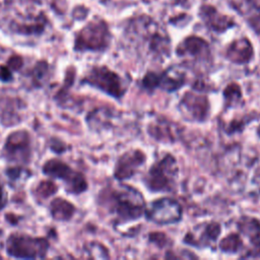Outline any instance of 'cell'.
Segmentation results:
<instances>
[{
  "label": "cell",
  "instance_id": "obj_15",
  "mask_svg": "<svg viewBox=\"0 0 260 260\" xmlns=\"http://www.w3.org/2000/svg\"><path fill=\"white\" fill-rule=\"evenodd\" d=\"M200 15L206 25L217 32H222L234 25L232 18L220 14L211 5H202L200 9Z\"/></svg>",
  "mask_w": 260,
  "mask_h": 260
},
{
  "label": "cell",
  "instance_id": "obj_14",
  "mask_svg": "<svg viewBox=\"0 0 260 260\" xmlns=\"http://www.w3.org/2000/svg\"><path fill=\"white\" fill-rule=\"evenodd\" d=\"M220 224L217 222H209L205 223L203 228L196 226L195 232L189 233L193 236L186 235L184 242L188 245L195 246L197 248H203L206 247L212 243H214L218 236L220 235Z\"/></svg>",
  "mask_w": 260,
  "mask_h": 260
},
{
  "label": "cell",
  "instance_id": "obj_21",
  "mask_svg": "<svg viewBox=\"0 0 260 260\" xmlns=\"http://www.w3.org/2000/svg\"><path fill=\"white\" fill-rule=\"evenodd\" d=\"M58 191V186L54 183V181L50 178L47 180L40 181L34 189V196L38 199L45 200L51 196H53Z\"/></svg>",
  "mask_w": 260,
  "mask_h": 260
},
{
  "label": "cell",
  "instance_id": "obj_16",
  "mask_svg": "<svg viewBox=\"0 0 260 260\" xmlns=\"http://www.w3.org/2000/svg\"><path fill=\"white\" fill-rule=\"evenodd\" d=\"M48 210L51 218L59 222L70 221L76 213L75 205L63 197L53 198L49 203Z\"/></svg>",
  "mask_w": 260,
  "mask_h": 260
},
{
  "label": "cell",
  "instance_id": "obj_18",
  "mask_svg": "<svg viewBox=\"0 0 260 260\" xmlns=\"http://www.w3.org/2000/svg\"><path fill=\"white\" fill-rule=\"evenodd\" d=\"M253 57V47L249 40L243 38L233 42L226 50V58L236 64L248 63Z\"/></svg>",
  "mask_w": 260,
  "mask_h": 260
},
{
  "label": "cell",
  "instance_id": "obj_22",
  "mask_svg": "<svg viewBox=\"0 0 260 260\" xmlns=\"http://www.w3.org/2000/svg\"><path fill=\"white\" fill-rule=\"evenodd\" d=\"M76 76V69L74 67H69L66 71V74L64 76V82L63 85L60 87V89L55 94V100L59 105L64 104L65 96L69 92L70 86L74 83Z\"/></svg>",
  "mask_w": 260,
  "mask_h": 260
},
{
  "label": "cell",
  "instance_id": "obj_25",
  "mask_svg": "<svg viewBox=\"0 0 260 260\" xmlns=\"http://www.w3.org/2000/svg\"><path fill=\"white\" fill-rule=\"evenodd\" d=\"M25 171V167L23 166H16V165H11L8 168L5 169V175L7 179L10 181H17L22 177V174Z\"/></svg>",
  "mask_w": 260,
  "mask_h": 260
},
{
  "label": "cell",
  "instance_id": "obj_29",
  "mask_svg": "<svg viewBox=\"0 0 260 260\" xmlns=\"http://www.w3.org/2000/svg\"><path fill=\"white\" fill-rule=\"evenodd\" d=\"M257 133H258V136L260 137V126L258 127V129H257Z\"/></svg>",
  "mask_w": 260,
  "mask_h": 260
},
{
  "label": "cell",
  "instance_id": "obj_28",
  "mask_svg": "<svg viewBox=\"0 0 260 260\" xmlns=\"http://www.w3.org/2000/svg\"><path fill=\"white\" fill-rule=\"evenodd\" d=\"M8 204V198H7V194H6V191H5V188H4V185L1 181V178H0V212L5 209V207L7 206Z\"/></svg>",
  "mask_w": 260,
  "mask_h": 260
},
{
  "label": "cell",
  "instance_id": "obj_6",
  "mask_svg": "<svg viewBox=\"0 0 260 260\" xmlns=\"http://www.w3.org/2000/svg\"><path fill=\"white\" fill-rule=\"evenodd\" d=\"M80 84L89 85L106 94L120 100L126 91L124 80L107 66H93L80 80Z\"/></svg>",
  "mask_w": 260,
  "mask_h": 260
},
{
  "label": "cell",
  "instance_id": "obj_5",
  "mask_svg": "<svg viewBox=\"0 0 260 260\" xmlns=\"http://www.w3.org/2000/svg\"><path fill=\"white\" fill-rule=\"evenodd\" d=\"M111 41V34L104 20H95L87 23L74 38L73 50L75 52H102L105 51Z\"/></svg>",
  "mask_w": 260,
  "mask_h": 260
},
{
  "label": "cell",
  "instance_id": "obj_9",
  "mask_svg": "<svg viewBox=\"0 0 260 260\" xmlns=\"http://www.w3.org/2000/svg\"><path fill=\"white\" fill-rule=\"evenodd\" d=\"M185 74L178 67H170L162 73L148 72L141 80L143 88L153 90L161 88L167 91H174L179 89L185 83Z\"/></svg>",
  "mask_w": 260,
  "mask_h": 260
},
{
  "label": "cell",
  "instance_id": "obj_12",
  "mask_svg": "<svg viewBox=\"0 0 260 260\" xmlns=\"http://www.w3.org/2000/svg\"><path fill=\"white\" fill-rule=\"evenodd\" d=\"M180 108L184 114L195 121H204L209 113V103L206 96L192 92H186L180 102Z\"/></svg>",
  "mask_w": 260,
  "mask_h": 260
},
{
  "label": "cell",
  "instance_id": "obj_11",
  "mask_svg": "<svg viewBox=\"0 0 260 260\" xmlns=\"http://www.w3.org/2000/svg\"><path fill=\"white\" fill-rule=\"evenodd\" d=\"M145 154L139 149L129 150L123 153L115 165L114 177L120 181L130 179L145 162Z\"/></svg>",
  "mask_w": 260,
  "mask_h": 260
},
{
  "label": "cell",
  "instance_id": "obj_4",
  "mask_svg": "<svg viewBox=\"0 0 260 260\" xmlns=\"http://www.w3.org/2000/svg\"><path fill=\"white\" fill-rule=\"evenodd\" d=\"M32 137L28 130H14L6 136L1 148V156L7 164L27 167L32 160Z\"/></svg>",
  "mask_w": 260,
  "mask_h": 260
},
{
  "label": "cell",
  "instance_id": "obj_2",
  "mask_svg": "<svg viewBox=\"0 0 260 260\" xmlns=\"http://www.w3.org/2000/svg\"><path fill=\"white\" fill-rule=\"evenodd\" d=\"M50 250V242L45 237H35L13 232L5 241V253L15 259H44Z\"/></svg>",
  "mask_w": 260,
  "mask_h": 260
},
{
  "label": "cell",
  "instance_id": "obj_3",
  "mask_svg": "<svg viewBox=\"0 0 260 260\" xmlns=\"http://www.w3.org/2000/svg\"><path fill=\"white\" fill-rule=\"evenodd\" d=\"M41 171L47 178L61 181L68 194L78 196L88 189L85 176L61 158L51 157L46 159L41 167Z\"/></svg>",
  "mask_w": 260,
  "mask_h": 260
},
{
  "label": "cell",
  "instance_id": "obj_20",
  "mask_svg": "<svg viewBox=\"0 0 260 260\" xmlns=\"http://www.w3.org/2000/svg\"><path fill=\"white\" fill-rule=\"evenodd\" d=\"M239 230L241 234L249 238L252 245L256 248L260 247V221L257 218L242 217L239 221Z\"/></svg>",
  "mask_w": 260,
  "mask_h": 260
},
{
  "label": "cell",
  "instance_id": "obj_13",
  "mask_svg": "<svg viewBox=\"0 0 260 260\" xmlns=\"http://www.w3.org/2000/svg\"><path fill=\"white\" fill-rule=\"evenodd\" d=\"M24 103L13 96H0V123L4 127H13L22 120Z\"/></svg>",
  "mask_w": 260,
  "mask_h": 260
},
{
  "label": "cell",
  "instance_id": "obj_7",
  "mask_svg": "<svg viewBox=\"0 0 260 260\" xmlns=\"http://www.w3.org/2000/svg\"><path fill=\"white\" fill-rule=\"evenodd\" d=\"M178 165L172 154H167L151 166L144 177V184L153 192H169L176 185Z\"/></svg>",
  "mask_w": 260,
  "mask_h": 260
},
{
  "label": "cell",
  "instance_id": "obj_23",
  "mask_svg": "<svg viewBox=\"0 0 260 260\" xmlns=\"http://www.w3.org/2000/svg\"><path fill=\"white\" fill-rule=\"evenodd\" d=\"M243 248V241L238 234H230L219 243V249L224 253H238Z\"/></svg>",
  "mask_w": 260,
  "mask_h": 260
},
{
  "label": "cell",
  "instance_id": "obj_10",
  "mask_svg": "<svg viewBox=\"0 0 260 260\" xmlns=\"http://www.w3.org/2000/svg\"><path fill=\"white\" fill-rule=\"evenodd\" d=\"M177 54L193 62L207 63L210 60V49L207 42L199 37H188L178 47Z\"/></svg>",
  "mask_w": 260,
  "mask_h": 260
},
{
  "label": "cell",
  "instance_id": "obj_19",
  "mask_svg": "<svg viewBox=\"0 0 260 260\" xmlns=\"http://www.w3.org/2000/svg\"><path fill=\"white\" fill-rule=\"evenodd\" d=\"M52 75L50 64L45 60H40L34 64L25 73V77L28 80L29 86L35 89L42 88L49 80Z\"/></svg>",
  "mask_w": 260,
  "mask_h": 260
},
{
  "label": "cell",
  "instance_id": "obj_27",
  "mask_svg": "<svg viewBox=\"0 0 260 260\" xmlns=\"http://www.w3.org/2000/svg\"><path fill=\"white\" fill-rule=\"evenodd\" d=\"M149 239L151 240V242L156 243V245H159V247L165 246L168 240V238H166V235L161 233H152L149 235Z\"/></svg>",
  "mask_w": 260,
  "mask_h": 260
},
{
  "label": "cell",
  "instance_id": "obj_17",
  "mask_svg": "<svg viewBox=\"0 0 260 260\" xmlns=\"http://www.w3.org/2000/svg\"><path fill=\"white\" fill-rule=\"evenodd\" d=\"M231 3L247 19L249 24L260 34V5L257 0H231Z\"/></svg>",
  "mask_w": 260,
  "mask_h": 260
},
{
  "label": "cell",
  "instance_id": "obj_8",
  "mask_svg": "<svg viewBox=\"0 0 260 260\" xmlns=\"http://www.w3.org/2000/svg\"><path fill=\"white\" fill-rule=\"evenodd\" d=\"M144 213L148 220L157 224H170L181 219L182 207L175 199L162 197L151 202Z\"/></svg>",
  "mask_w": 260,
  "mask_h": 260
},
{
  "label": "cell",
  "instance_id": "obj_1",
  "mask_svg": "<svg viewBox=\"0 0 260 260\" xmlns=\"http://www.w3.org/2000/svg\"><path fill=\"white\" fill-rule=\"evenodd\" d=\"M99 202L120 221L138 219L145 211V202L141 193L128 185L103 190L99 194Z\"/></svg>",
  "mask_w": 260,
  "mask_h": 260
},
{
  "label": "cell",
  "instance_id": "obj_26",
  "mask_svg": "<svg viewBox=\"0 0 260 260\" xmlns=\"http://www.w3.org/2000/svg\"><path fill=\"white\" fill-rule=\"evenodd\" d=\"M13 79V71L6 65L0 66V81L10 82Z\"/></svg>",
  "mask_w": 260,
  "mask_h": 260
},
{
  "label": "cell",
  "instance_id": "obj_24",
  "mask_svg": "<svg viewBox=\"0 0 260 260\" xmlns=\"http://www.w3.org/2000/svg\"><path fill=\"white\" fill-rule=\"evenodd\" d=\"M223 95H224V101H225V106L226 107H234L235 105L239 104L242 100V92L240 87L235 84H229L224 91H223Z\"/></svg>",
  "mask_w": 260,
  "mask_h": 260
}]
</instances>
